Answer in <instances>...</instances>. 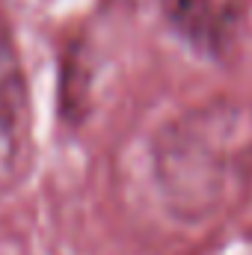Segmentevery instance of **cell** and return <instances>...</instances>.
<instances>
[{
	"label": "cell",
	"instance_id": "cell-1",
	"mask_svg": "<svg viewBox=\"0 0 252 255\" xmlns=\"http://www.w3.org/2000/svg\"><path fill=\"white\" fill-rule=\"evenodd\" d=\"M247 148H252V142L241 136L229 113H190L163 133V142L154 151L157 181L178 211L190 217L211 214L235 181L229 163Z\"/></svg>",
	"mask_w": 252,
	"mask_h": 255
},
{
	"label": "cell",
	"instance_id": "cell-2",
	"mask_svg": "<svg viewBox=\"0 0 252 255\" xmlns=\"http://www.w3.org/2000/svg\"><path fill=\"white\" fill-rule=\"evenodd\" d=\"M30 148V98L12 33L0 21V184L15 178Z\"/></svg>",
	"mask_w": 252,
	"mask_h": 255
},
{
	"label": "cell",
	"instance_id": "cell-3",
	"mask_svg": "<svg viewBox=\"0 0 252 255\" xmlns=\"http://www.w3.org/2000/svg\"><path fill=\"white\" fill-rule=\"evenodd\" d=\"M169 27L199 54H223L244 21L247 0H157Z\"/></svg>",
	"mask_w": 252,
	"mask_h": 255
}]
</instances>
